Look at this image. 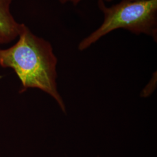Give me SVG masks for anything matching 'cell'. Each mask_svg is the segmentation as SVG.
I'll return each instance as SVG.
<instances>
[{"mask_svg": "<svg viewBox=\"0 0 157 157\" xmlns=\"http://www.w3.org/2000/svg\"><path fill=\"white\" fill-rule=\"evenodd\" d=\"M58 60L50 42L36 36L22 23L17 43L0 49V66L11 68L22 83V92L36 88L52 96L63 112L65 107L56 87Z\"/></svg>", "mask_w": 157, "mask_h": 157, "instance_id": "cell-1", "label": "cell"}, {"mask_svg": "<svg viewBox=\"0 0 157 157\" xmlns=\"http://www.w3.org/2000/svg\"><path fill=\"white\" fill-rule=\"evenodd\" d=\"M98 4L104 16L103 22L80 42L79 50L87 49L117 29L137 35L146 34L157 41V0H121L110 6L103 2Z\"/></svg>", "mask_w": 157, "mask_h": 157, "instance_id": "cell-2", "label": "cell"}, {"mask_svg": "<svg viewBox=\"0 0 157 157\" xmlns=\"http://www.w3.org/2000/svg\"><path fill=\"white\" fill-rule=\"evenodd\" d=\"M13 0H0V45L6 44L19 37L22 23L17 22L11 12Z\"/></svg>", "mask_w": 157, "mask_h": 157, "instance_id": "cell-3", "label": "cell"}, {"mask_svg": "<svg viewBox=\"0 0 157 157\" xmlns=\"http://www.w3.org/2000/svg\"><path fill=\"white\" fill-rule=\"evenodd\" d=\"M58 1L62 4H72L73 6H77L79 3L82 2V1L85 0H58ZM96 1H97V2H103L105 3V2H112L113 0H96Z\"/></svg>", "mask_w": 157, "mask_h": 157, "instance_id": "cell-4", "label": "cell"}]
</instances>
